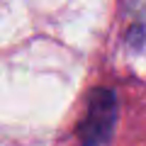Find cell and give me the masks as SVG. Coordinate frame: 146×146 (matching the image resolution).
<instances>
[{
	"mask_svg": "<svg viewBox=\"0 0 146 146\" xmlns=\"http://www.w3.org/2000/svg\"><path fill=\"white\" fill-rule=\"evenodd\" d=\"M117 124V95L110 88H95L78 124L80 146H105Z\"/></svg>",
	"mask_w": 146,
	"mask_h": 146,
	"instance_id": "obj_1",
	"label": "cell"
}]
</instances>
